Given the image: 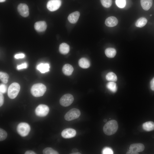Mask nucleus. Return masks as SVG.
<instances>
[{
  "label": "nucleus",
  "mask_w": 154,
  "mask_h": 154,
  "mask_svg": "<svg viewBox=\"0 0 154 154\" xmlns=\"http://www.w3.org/2000/svg\"><path fill=\"white\" fill-rule=\"evenodd\" d=\"M143 129L147 131H150L154 129V123L152 121H147L142 125Z\"/></svg>",
  "instance_id": "nucleus-20"
},
{
  "label": "nucleus",
  "mask_w": 154,
  "mask_h": 154,
  "mask_svg": "<svg viewBox=\"0 0 154 154\" xmlns=\"http://www.w3.org/2000/svg\"><path fill=\"white\" fill-rule=\"evenodd\" d=\"M113 153L112 150L108 147L104 148L102 151V153L103 154H112Z\"/></svg>",
  "instance_id": "nucleus-30"
},
{
  "label": "nucleus",
  "mask_w": 154,
  "mask_h": 154,
  "mask_svg": "<svg viewBox=\"0 0 154 154\" xmlns=\"http://www.w3.org/2000/svg\"><path fill=\"white\" fill-rule=\"evenodd\" d=\"M25 154H36L34 151H27L25 152Z\"/></svg>",
  "instance_id": "nucleus-37"
},
{
  "label": "nucleus",
  "mask_w": 154,
  "mask_h": 154,
  "mask_svg": "<svg viewBox=\"0 0 154 154\" xmlns=\"http://www.w3.org/2000/svg\"><path fill=\"white\" fill-rule=\"evenodd\" d=\"M138 152H136L130 150L127 151L126 153L127 154H138Z\"/></svg>",
  "instance_id": "nucleus-36"
},
{
  "label": "nucleus",
  "mask_w": 154,
  "mask_h": 154,
  "mask_svg": "<svg viewBox=\"0 0 154 154\" xmlns=\"http://www.w3.org/2000/svg\"><path fill=\"white\" fill-rule=\"evenodd\" d=\"M150 88L152 90L154 91V77L150 82Z\"/></svg>",
  "instance_id": "nucleus-35"
},
{
  "label": "nucleus",
  "mask_w": 154,
  "mask_h": 154,
  "mask_svg": "<svg viewBox=\"0 0 154 154\" xmlns=\"http://www.w3.org/2000/svg\"><path fill=\"white\" fill-rule=\"evenodd\" d=\"M74 70L72 66L69 64H65L62 68L63 73L66 76H70L72 74Z\"/></svg>",
  "instance_id": "nucleus-16"
},
{
  "label": "nucleus",
  "mask_w": 154,
  "mask_h": 154,
  "mask_svg": "<svg viewBox=\"0 0 154 154\" xmlns=\"http://www.w3.org/2000/svg\"><path fill=\"white\" fill-rule=\"evenodd\" d=\"M106 79L108 81L115 82L117 80V78L116 75L114 73L110 72L106 74Z\"/></svg>",
  "instance_id": "nucleus-24"
},
{
  "label": "nucleus",
  "mask_w": 154,
  "mask_h": 154,
  "mask_svg": "<svg viewBox=\"0 0 154 154\" xmlns=\"http://www.w3.org/2000/svg\"><path fill=\"white\" fill-rule=\"evenodd\" d=\"M80 15L79 12L76 11L70 13L68 16V19L70 23L74 24L77 21Z\"/></svg>",
  "instance_id": "nucleus-14"
},
{
  "label": "nucleus",
  "mask_w": 154,
  "mask_h": 154,
  "mask_svg": "<svg viewBox=\"0 0 154 154\" xmlns=\"http://www.w3.org/2000/svg\"><path fill=\"white\" fill-rule=\"evenodd\" d=\"M35 29L38 32L44 31L47 28V25L45 21H42L37 22L34 25Z\"/></svg>",
  "instance_id": "nucleus-11"
},
{
  "label": "nucleus",
  "mask_w": 154,
  "mask_h": 154,
  "mask_svg": "<svg viewBox=\"0 0 154 154\" xmlns=\"http://www.w3.org/2000/svg\"><path fill=\"white\" fill-rule=\"evenodd\" d=\"M141 6L145 10H149L151 7L153 0H140Z\"/></svg>",
  "instance_id": "nucleus-17"
},
{
  "label": "nucleus",
  "mask_w": 154,
  "mask_h": 154,
  "mask_svg": "<svg viewBox=\"0 0 154 154\" xmlns=\"http://www.w3.org/2000/svg\"><path fill=\"white\" fill-rule=\"evenodd\" d=\"M107 88L113 92H116L117 90L116 84L114 82H110L106 84Z\"/></svg>",
  "instance_id": "nucleus-23"
},
{
  "label": "nucleus",
  "mask_w": 154,
  "mask_h": 154,
  "mask_svg": "<svg viewBox=\"0 0 154 154\" xmlns=\"http://www.w3.org/2000/svg\"><path fill=\"white\" fill-rule=\"evenodd\" d=\"M4 102V96L3 94L0 93V106L1 107L3 104Z\"/></svg>",
  "instance_id": "nucleus-34"
},
{
  "label": "nucleus",
  "mask_w": 154,
  "mask_h": 154,
  "mask_svg": "<svg viewBox=\"0 0 154 154\" xmlns=\"http://www.w3.org/2000/svg\"><path fill=\"white\" fill-rule=\"evenodd\" d=\"M81 114L79 110L73 108L70 110L65 114V119L67 121H71L78 118Z\"/></svg>",
  "instance_id": "nucleus-5"
},
{
  "label": "nucleus",
  "mask_w": 154,
  "mask_h": 154,
  "mask_svg": "<svg viewBox=\"0 0 154 154\" xmlns=\"http://www.w3.org/2000/svg\"><path fill=\"white\" fill-rule=\"evenodd\" d=\"M19 84L16 82L12 83L9 86L7 95L11 99L15 98L17 96L20 90Z\"/></svg>",
  "instance_id": "nucleus-3"
},
{
  "label": "nucleus",
  "mask_w": 154,
  "mask_h": 154,
  "mask_svg": "<svg viewBox=\"0 0 154 154\" xmlns=\"http://www.w3.org/2000/svg\"><path fill=\"white\" fill-rule=\"evenodd\" d=\"M102 5L106 8H109L112 5V0H100Z\"/></svg>",
  "instance_id": "nucleus-27"
},
{
  "label": "nucleus",
  "mask_w": 154,
  "mask_h": 154,
  "mask_svg": "<svg viewBox=\"0 0 154 154\" xmlns=\"http://www.w3.org/2000/svg\"><path fill=\"white\" fill-rule=\"evenodd\" d=\"M59 50L61 54H68L70 51V47L67 44L63 43L60 44Z\"/></svg>",
  "instance_id": "nucleus-19"
},
{
  "label": "nucleus",
  "mask_w": 154,
  "mask_h": 154,
  "mask_svg": "<svg viewBox=\"0 0 154 154\" xmlns=\"http://www.w3.org/2000/svg\"><path fill=\"white\" fill-rule=\"evenodd\" d=\"M144 148V146L143 144L137 143L131 145L129 149L131 150L139 153L143 151Z\"/></svg>",
  "instance_id": "nucleus-13"
},
{
  "label": "nucleus",
  "mask_w": 154,
  "mask_h": 154,
  "mask_svg": "<svg viewBox=\"0 0 154 154\" xmlns=\"http://www.w3.org/2000/svg\"><path fill=\"white\" fill-rule=\"evenodd\" d=\"M152 16L151 15H150V16Z\"/></svg>",
  "instance_id": "nucleus-41"
},
{
  "label": "nucleus",
  "mask_w": 154,
  "mask_h": 154,
  "mask_svg": "<svg viewBox=\"0 0 154 154\" xmlns=\"http://www.w3.org/2000/svg\"><path fill=\"white\" fill-rule=\"evenodd\" d=\"M9 78V76L7 73L2 72H0V80L3 83L6 84L7 83Z\"/></svg>",
  "instance_id": "nucleus-25"
},
{
  "label": "nucleus",
  "mask_w": 154,
  "mask_h": 154,
  "mask_svg": "<svg viewBox=\"0 0 154 154\" xmlns=\"http://www.w3.org/2000/svg\"><path fill=\"white\" fill-rule=\"evenodd\" d=\"M71 154H81L79 152H76V153H72Z\"/></svg>",
  "instance_id": "nucleus-38"
},
{
  "label": "nucleus",
  "mask_w": 154,
  "mask_h": 154,
  "mask_svg": "<svg viewBox=\"0 0 154 154\" xmlns=\"http://www.w3.org/2000/svg\"><path fill=\"white\" fill-rule=\"evenodd\" d=\"M49 111V107L47 105L41 104L38 106L35 110V113L39 117H43L47 115Z\"/></svg>",
  "instance_id": "nucleus-6"
},
{
  "label": "nucleus",
  "mask_w": 154,
  "mask_h": 154,
  "mask_svg": "<svg viewBox=\"0 0 154 154\" xmlns=\"http://www.w3.org/2000/svg\"><path fill=\"white\" fill-rule=\"evenodd\" d=\"M17 9L18 12L22 17H27L29 15V7L25 3L20 4L18 5Z\"/></svg>",
  "instance_id": "nucleus-10"
},
{
  "label": "nucleus",
  "mask_w": 154,
  "mask_h": 154,
  "mask_svg": "<svg viewBox=\"0 0 154 154\" xmlns=\"http://www.w3.org/2000/svg\"><path fill=\"white\" fill-rule=\"evenodd\" d=\"M105 52L106 56L110 58L114 57L116 53V49L112 48H106Z\"/></svg>",
  "instance_id": "nucleus-21"
},
{
  "label": "nucleus",
  "mask_w": 154,
  "mask_h": 154,
  "mask_svg": "<svg viewBox=\"0 0 154 154\" xmlns=\"http://www.w3.org/2000/svg\"><path fill=\"white\" fill-rule=\"evenodd\" d=\"M118 128L117 121L115 120H112L107 122L104 125L103 130L104 133L108 135L114 134Z\"/></svg>",
  "instance_id": "nucleus-1"
},
{
  "label": "nucleus",
  "mask_w": 154,
  "mask_h": 154,
  "mask_svg": "<svg viewBox=\"0 0 154 154\" xmlns=\"http://www.w3.org/2000/svg\"><path fill=\"white\" fill-rule=\"evenodd\" d=\"M25 57V55L23 53L17 54L15 55L14 57L16 59L22 58Z\"/></svg>",
  "instance_id": "nucleus-33"
},
{
  "label": "nucleus",
  "mask_w": 154,
  "mask_h": 154,
  "mask_svg": "<svg viewBox=\"0 0 154 154\" xmlns=\"http://www.w3.org/2000/svg\"><path fill=\"white\" fill-rule=\"evenodd\" d=\"M74 100L73 96L71 94H67L64 95L61 98L60 103L63 107H67L72 103Z\"/></svg>",
  "instance_id": "nucleus-7"
},
{
  "label": "nucleus",
  "mask_w": 154,
  "mask_h": 154,
  "mask_svg": "<svg viewBox=\"0 0 154 154\" xmlns=\"http://www.w3.org/2000/svg\"><path fill=\"white\" fill-rule=\"evenodd\" d=\"M147 20L144 17H141L135 23L136 27L141 28L144 27L147 23Z\"/></svg>",
  "instance_id": "nucleus-22"
},
{
  "label": "nucleus",
  "mask_w": 154,
  "mask_h": 154,
  "mask_svg": "<svg viewBox=\"0 0 154 154\" xmlns=\"http://www.w3.org/2000/svg\"><path fill=\"white\" fill-rule=\"evenodd\" d=\"M107 121V119H104V122H106Z\"/></svg>",
  "instance_id": "nucleus-40"
},
{
  "label": "nucleus",
  "mask_w": 154,
  "mask_h": 154,
  "mask_svg": "<svg viewBox=\"0 0 154 154\" xmlns=\"http://www.w3.org/2000/svg\"><path fill=\"white\" fill-rule=\"evenodd\" d=\"M7 136L6 132L1 128L0 129V141H3L6 139Z\"/></svg>",
  "instance_id": "nucleus-28"
},
{
  "label": "nucleus",
  "mask_w": 154,
  "mask_h": 154,
  "mask_svg": "<svg viewBox=\"0 0 154 154\" xmlns=\"http://www.w3.org/2000/svg\"><path fill=\"white\" fill-rule=\"evenodd\" d=\"M76 134V131L71 128H67L63 130L61 133V135L64 138L69 139L74 137Z\"/></svg>",
  "instance_id": "nucleus-9"
},
{
  "label": "nucleus",
  "mask_w": 154,
  "mask_h": 154,
  "mask_svg": "<svg viewBox=\"0 0 154 154\" xmlns=\"http://www.w3.org/2000/svg\"><path fill=\"white\" fill-rule=\"evenodd\" d=\"M27 66V64L26 62H25L21 64L18 65L17 66V69L18 70H19L23 68H26Z\"/></svg>",
  "instance_id": "nucleus-32"
},
{
  "label": "nucleus",
  "mask_w": 154,
  "mask_h": 154,
  "mask_svg": "<svg viewBox=\"0 0 154 154\" xmlns=\"http://www.w3.org/2000/svg\"><path fill=\"white\" fill-rule=\"evenodd\" d=\"M29 125L27 123L21 122L19 123L17 128V131L21 136L24 137L28 135L30 131Z\"/></svg>",
  "instance_id": "nucleus-4"
},
{
  "label": "nucleus",
  "mask_w": 154,
  "mask_h": 154,
  "mask_svg": "<svg viewBox=\"0 0 154 154\" xmlns=\"http://www.w3.org/2000/svg\"><path fill=\"white\" fill-rule=\"evenodd\" d=\"M61 4L60 0H50L48 2L46 7L49 11H54L59 9Z\"/></svg>",
  "instance_id": "nucleus-8"
},
{
  "label": "nucleus",
  "mask_w": 154,
  "mask_h": 154,
  "mask_svg": "<svg viewBox=\"0 0 154 154\" xmlns=\"http://www.w3.org/2000/svg\"><path fill=\"white\" fill-rule=\"evenodd\" d=\"M46 88L42 83H37L34 84L31 87V92L34 97H37L42 96L46 92Z\"/></svg>",
  "instance_id": "nucleus-2"
},
{
  "label": "nucleus",
  "mask_w": 154,
  "mask_h": 154,
  "mask_svg": "<svg viewBox=\"0 0 154 154\" xmlns=\"http://www.w3.org/2000/svg\"><path fill=\"white\" fill-rule=\"evenodd\" d=\"M6 0H0V2H3L5 1Z\"/></svg>",
  "instance_id": "nucleus-39"
},
{
  "label": "nucleus",
  "mask_w": 154,
  "mask_h": 154,
  "mask_svg": "<svg viewBox=\"0 0 154 154\" xmlns=\"http://www.w3.org/2000/svg\"><path fill=\"white\" fill-rule=\"evenodd\" d=\"M118 23V20L115 17L111 16L107 18L105 20V24L109 27L116 26Z\"/></svg>",
  "instance_id": "nucleus-12"
},
{
  "label": "nucleus",
  "mask_w": 154,
  "mask_h": 154,
  "mask_svg": "<svg viewBox=\"0 0 154 154\" xmlns=\"http://www.w3.org/2000/svg\"><path fill=\"white\" fill-rule=\"evenodd\" d=\"M116 4L117 6L119 8L124 7L125 5V0H116Z\"/></svg>",
  "instance_id": "nucleus-29"
},
{
  "label": "nucleus",
  "mask_w": 154,
  "mask_h": 154,
  "mask_svg": "<svg viewBox=\"0 0 154 154\" xmlns=\"http://www.w3.org/2000/svg\"><path fill=\"white\" fill-rule=\"evenodd\" d=\"M44 154H58V153L51 147H47L43 151Z\"/></svg>",
  "instance_id": "nucleus-26"
},
{
  "label": "nucleus",
  "mask_w": 154,
  "mask_h": 154,
  "mask_svg": "<svg viewBox=\"0 0 154 154\" xmlns=\"http://www.w3.org/2000/svg\"><path fill=\"white\" fill-rule=\"evenodd\" d=\"M79 66L83 68H87L90 66V61L87 58H81L78 61Z\"/></svg>",
  "instance_id": "nucleus-18"
},
{
  "label": "nucleus",
  "mask_w": 154,
  "mask_h": 154,
  "mask_svg": "<svg viewBox=\"0 0 154 154\" xmlns=\"http://www.w3.org/2000/svg\"><path fill=\"white\" fill-rule=\"evenodd\" d=\"M7 87L4 84H1L0 85V92L1 93L5 94L6 92Z\"/></svg>",
  "instance_id": "nucleus-31"
},
{
  "label": "nucleus",
  "mask_w": 154,
  "mask_h": 154,
  "mask_svg": "<svg viewBox=\"0 0 154 154\" xmlns=\"http://www.w3.org/2000/svg\"><path fill=\"white\" fill-rule=\"evenodd\" d=\"M49 64L47 63H41L37 66V69L42 73H44L49 71Z\"/></svg>",
  "instance_id": "nucleus-15"
}]
</instances>
